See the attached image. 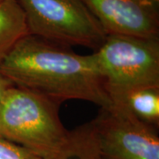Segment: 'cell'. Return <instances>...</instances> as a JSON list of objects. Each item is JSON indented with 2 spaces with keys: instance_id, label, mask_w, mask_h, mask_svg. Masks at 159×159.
Returning a JSON list of instances; mask_svg holds the SVG:
<instances>
[{
  "instance_id": "obj_8",
  "label": "cell",
  "mask_w": 159,
  "mask_h": 159,
  "mask_svg": "<svg viewBox=\"0 0 159 159\" xmlns=\"http://www.w3.org/2000/svg\"><path fill=\"white\" fill-rule=\"evenodd\" d=\"M111 104L127 110L143 122L159 126V87H145L127 92Z\"/></svg>"
},
{
  "instance_id": "obj_5",
  "label": "cell",
  "mask_w": 159,
  "mask_h": 159,
  "mask_svg": "<svg viewBox=\"0 0 159 159\" xmlns=\"http://www.w3.org/2000/svg\"><path fill=\"white\" fill-rule=\"evenodd\" d=\"M102 159H159L157 126L135 118L125 108H101L90 121Z\"/></svg>"
},
{
  "instance_id": "obj_6",
  "label": "cell",
  "mask_w": 159,
  "mask_h": 159,
  "mask_svg": "<svg viewBox=\"0 0 159 159\" xmlns=\"http://www.w3.org/2000/svg\"><path fill=\"white\" fill-rule=\"evenodd\" d=\"M106 35L159 38V0H83Z\"/></svg>"
},
{
  "instance_id": "obj_10",
  "label": "cell",
  "mask_w": 159,
  "mask_h": 159,
  "mask_svg": "<svg viewBox=\"0 0 159 159\" xmlns=\"http://www.w3.org/2000/svg\"><path fill=\"white\" fill-rule=\"evenodd\" d=\"M0 159H43L38 155L0 137Z\"/></svg>"
},
{
  "instance_id": "obj_9",
  "label": "cell",
  "mask_w": 159,
  "mask_h": 159,
  "mask_svg": "<svg viewBox=\"0 0 159 159\" xmlns=\"http://www.w3.org/2000/svg\"><path fill=\"white\" fill-rule=\"evenodd\" d=\"M47 159H102L91 122L71 131L66 143Z\"/></svg>"
},
{
  "instance_id": "obj_4",
  "label": "cell",
  "mask_w": 159,
  "mask_h": 159,
  "mask_svg": "<svg viewBox=\"0 0 159 159\" xmlns=\"http://www.w3.org/2000/svg\"><path fill=\"white\" fill-rule=\"evenodd\" d=\"M29 34L66 47L97 49L106 34L83 0H17Z\"/></svg>"
},
{
  "instance_id": "obj_3",
  "label": "cell",
  "mask_w": 159,
  "mask_h": 159,
  "mask_svg": "<svg viewBox=\"0 0 159 159\" xmlns=\"http://www.w3.org/2000/svg\"><path fill=\"white\" fill-rule=\"evenodd\" d=\"M111 101L145 87H159V38L106 35L92 53Z\"/></svg>"
},
{
  "instance_id": "obj_7",
  "label": "cell",
  "mask_w": 159,
  "mask_h": 159,
  "mask_svg": "<svg viewBox=\"0 0 159 159\" xmlns=\"http://www.w3.org/2000/svg\"><path fill=\"white\" fill-rule=\"evenodd\" d=\"M29 34L25 13L17 0H0V63Z\"/></svg>"
},
{
  "instance_id": "obj_1",
  "label": "cell",
  "mask_w": 159,
  "mask_h": 159,
  "mask_svg": "<svg viewBox=\"0 0 159 159\" xmlns=\"http://www.w3.org/2000/svg\"><path fill=\"white\" fill-rule=\"evenodd\" d=\"M0 73L13 85L57 103L68 100L111 105L93 54L80 55L66 46L28 34L0 63Z\"/></svg>"
},
{
  "instance_id": "obj_11",
  "label": "cell",
  "mask_w": 159,
  "mask_h": 159,
  "mask_svg": "<svg viewBox=\"0 0 159 159\" xmlns=\"http://www.w3.org/2000/svg\"><path fill=\"white\" fill-rule=\"evenodd\" d=\"M11 85H13V84L11 83L9 80L6 79V77L0 73V102H1V100H2V98L4 97V95H5L6 90Z\"/></svg>"
},
{
  "instance_id": "obj_2",
  "label": "cell",
  "mask_w": 159,
  "mask_h": 159,
  "mask_svg": "<svg viewBox=\"0 0 159 159\" xmlns=\"http://www.w3.org/2000/svg\"><path fill=\"white\" fill-rule=\"evenodd\" d=\"M58 107L47 97L11 85L0 102V137L49 158L70 133L60 120Z\"/></svg>"
}]
</instances>
